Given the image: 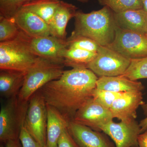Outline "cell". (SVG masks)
I'll use <instances>...</instances> for the list:
<instances>
[{
  "mask_svg": "<svg viewBox=\"0 0 147 147\" xmlns=\"http://www.w3.org/2000/svg\"><path fill=\"white\" fill-rule=\"evenodd\" d=\"M97 76L87 68L65 70L59 79L47 83L39 91L47 105L52 106L68 122L92 97Z\"/></svg>",
  "mask_w": 147,
  "mask_h": 147,
  "instance_id": "1",
  "label": "cell"
},
{
  "mask_svg": "<svg viewBox=\"0 0 147 147\" xmlns=\"http://www.w3.org/2000/svg\"><path fill=\"white\" fill-rule=\"evenodd\" d=\"M74 18L73 34L89 38L100 46H108L114 40L117 26L114 12L108 7L87 13L78 10Z\"/></svg>",
  "mask_w": 147,
  "mask_h": 147,
  "instance_id": "2",
  "label": "cell"
},
{
  "mask_svg": "<svg viewBox=\"0 0 147 147\" xmlns=\"http://www.w3.org/2000/svg\"><path fill=\"white\" fill-rule=\"evenodd\" d=\"M65 66L62 63L40 58L26 72L25 81L18 96L20 100L28 102L36 92L47 83L61 76Z\"/></svg>",
  "mask_w": 147,
  "mask_h": 147,
  "instance_id": "3",
  "label": "cell"
},
{
  "mask_svg": "<svg viewBox=\"0 0 147 147\" xmlns=\"http://www.w3.org/2000/svg\"><path fill=\"white\" fill-rule=\"evenodd\" d=\"M40 58L32 52L21 31L15 39L0 42V69L26 72Z\"/></svg>",
  "mask_w": 147,
  "mask_h": 147,
  "instance_id": "4",
  "label": "cell"
},
{
  "mask_svg": "<svg viewBox=\"0 0 147 147\" xmlns=\"http://www.w3.org/2000/svg\"><path fill=\"white\" fill-rule=\"evenodd\" d=\"M28 102L18 96L7 99L0 110V142L3 144L10 140L19 139L25 123Z\"/></svg>",
  "mask_w": 147,
  "mask_h": 147,
  "instance_id": "5",
  "label": "cell"
},
{
  "mask_svg": "<svg viewBox=\"0 0 147 147\" xmlns=\"http://www.w3.org/2000/svg\"><path fill=\"white\" fill-rule=\"evenodd\" d=\"M47 124V104L38 90L29 99L24 126L33 139L44 147H46Z\"/></svg>",
  "mask_w": 147,
  "mask_h": 147,
  "instance_id": "6",
  "label": "cell"
},
{
  "mask_svg": "<svg viewBox=\"0 0 147 147\" xmlns=\"http://www.w3.org/2000/svg\"><path fill=\"white\" fill-rule=\"evenodd\" d=\"M130 62V59L107 46L100 45L97 55L88 68L99 77L118 76L124 73Z\"/></svg>",
  "mask_w": 147,
  "mask_h": 147,
  "instance_id": "7",
  "label": "cell"
},
{
  "mask_svg": "<svg viewBox=\"0 0 147 147\" xmlns=\"http://www.w3.org/2000/svg\"><path fill=\"white\" fill-rule=\"evenodd\" d=\"M107 47L131 60L145 57H147V36L117 27L114 40Z\"/></svg>",
  "mask_w": 147,
  "mask_h": 147,
  "instance_id": "8",
  "label": "cell"
},
{
  "mask_svg": "<svg viewBox=\"0 0 147 147\" xmlns=\"http://www.w3.org/2000/svg\"><path fill=\"white\" fill-rule=\"evenodd\" d=\"M99 129L113 139L116 147H138L141 128L136 120L119 123L111 121Z\"/></svg>",
  "mask_w": 147,
  "mask_h": 147,
  "instance_id": "9",
  "label": "cell"
},
{
  "mask_svg": "<svg viewBox=\"0 0 147 147\" xmlns=\"http://www.w3.org/2000/svg\"><path fill=\"white\" fill-rule=\"evenodd\" d=\"M31 50L40 58L63 63V55L67 48L66 40H63L53 36L33 37L22 32Z\"/></svg>",
  "mask_w": 147,
  "mask_h": 147,
  "instance_id": "10",
  "label": "cell"
},
{
  "mask_svg": "<svg viewBox=\"0 0 147 147\" xmlns=\"http://www.w3.org/2000/svg\"><path fill=\"white\" fill-rule=\"evenodd\" d=\"M113 119L110 109L104 108L92 97L76 112L72 121L99 131L100 127Z\"/></svg>",
  "mask_w": 147,
  "mask_h": 147,
  "instance_id": "11",
  "label": "cell"
},
{
  "mask_svg": "<svg viewBox=\"0 0 147 147\" xmlns=\"http://www.w3.org/2000/svg\"><path fill=\"white\" fill-rule=\"evenodd\" d=\"M67 130L79 147H116L106 135L89 127L68 122Z\"/></svg>",
  "mask_w": 147,
  "mask_h": 147,
  "instance_id": "12",
  "label": "cell"
},
{
  "mask_svg": "<svg viewBox=\"0 0 147 147\" xmlns=\"http://www.w3.org/2000/svg\"><path fill=\"white\" fill-rule=\"evenodd\" d=\"M144 102L142 91L125 92L115 100L110 110L114 118L129 121L137 118V109Z\"/></svg>",
  "mask_w": 147,
  "mask_h": 147,
  "instance_id": "13",
  "label": "cell"
},
{
  "mask_svg": "<svg viewBox=\"0 0 147 147\" xmlns=\"http://www.w3.org/2000/svg\"><path fill=\"white\" fill-rule=\"evenodd\" d=\"M21 31L33 37L51 35L49 25L32 11L22 7L13 17Z\"/></svg>",
  "mask_w": 147,
  "mask_h": 147,
  "instance_id": "14",
  "label": "cell"
},
{
  "mask_svg": "<svg viewBox=\"0 0 147 147\" xmlns=\"http://www.w3.org/2000/svg\"><path fill=\"white\" fill-rule=\"evenodd\" d=\"M78 8L71 4L61 1L49 24L51 36L66 40V28L69 21L75 17Z\"/></svg>",
  "mask_w": 147,
  "mask_h": 147,
  "instance_id": "15",
  "label": "cell"
},
{
  "mask_svg": "<svg viewBox=\"0 0 147 147\" xmlns=\"http://www.w3.org/2000/svg\"><path fill=\"white\" fill-rule=\"evenodd\" d=\"M117 26L124 30L146 34L147 13L143 9L114 13Z\"/></svg>",
  "mask_w": 147,
  "mask_h": 147,
  "instance_id": "16",
  "label": "cell"
},
{
  "mask_svg": "<svg viewBox=\"0 0 147 147\" xmlns=\"http://www.w3.org/2000/svg\"><path fill=\"white\" fill-rule=\"evenodd\" d=\"M96 88L116 92L132 91H142L144 86L141 82L132 81L121 75L115 76H101L98 79Z\"/></svg>",
  "mask_w": 147,
  "mask_h": 147,
  "instance_id": "17",
  "label": "cell"
},
{
  "mask_svg": "<svg viewBox=\"0 0 147 147\" xmlns=\"http://www.w3.org/2000/svg\"><path fill=\"white\" fill-rule=\"evenodd\" d=\"M0 70L1 95L6 99L18 96L24 85L26 72L9 69Z\"/></svg>",
  "mask_w": 147,
  "mask_h": 147,
  "instance_id": "18",
  "label": "cell"
},
{
  "mask_svg": "<svg viewBox=\"0 0 147 147\" xmlns=\"http://www.w3.org/2000/svg\"><path fill=\"white\" fill-rule=\"evenodd\" d=\"M47 107L46 147H57L59 139L67 128L69 122L55 108L47 105Z\"/></svg>",
  "mask_w": 147,
  "mask_h": 147,
  "instance_id": "19",
  "label": "cell"
},
{
  "mask_svg": "<svg viewBox=\"0 0 147 147\" xmlns=\"http://www.w3.org/2000/svg\"><path fill=\"white\" fill-rule=\"evenodd\" d=\"M97 55V53L77 48H67L63 55L65 66L72 68H87Z\"/></svg>",
  "mask_w": 147,
  "mask_h": 147,
  "instance_id": "20",
  "label": "cell"
},
{
  "mask_svg": "<svg viewBox=\"0 0 147 147\" xmlns=\"http://www.w3.org/2000/svg\"><path fill=\"white\" fill-rule=\"evenodd\" d=\"M61 2L60 0H33L22 7L36 13L49 25Z\"/></svg>",
  "mask_w": 147,
  "mask_h": 147,
  "instance_id": "21",
  "label": "cell"
},
{
  "mask_svg": "<svg viewBox=\"0 0 147 147\" xmlns=\"http://www.w3.org/2000/svg\"><path fill=\"white\" fill-rule=\"evenodd\" d=\"M121 76L132 81L147 78V57L131 60L128 68Z\"/></svg>",
  "mask_w": 147,
  "mask_h": 147,
  "instance_id": "22",
  "label": "cell"
},
{
  "mask_svg": "<svg viewBox=\"0 0 147 147\" xmlns=\"http://www.w3.org/2000/svg\"><path fill=\"white\" fill-rule=\"evenodd\" d=\"M99 3L109 7L114 13L143 9L142 0H98Z\"/></svg>",
  "mask_w": 147,
  "mask_h": 147,
  "instance_id": "23",
  "label": "cell"
},
{
  "mask_svg": "<svg viewBox=\"0 0 147 147\" xmlns=\"http://www.w3.org/2000/svg\"><path fill=\"white\" fill-rule=\"evenodd\" d=\"M67 48H77L97 53L100 45L93 40L83 36L71 33L66 39Z\"/></svg>",
  "mask_w": 147,
  "mask_h": 147,
  "instance_id": "24",
  "label": "cell"
},
{
  "mask_svg": "<svg viewBox=\"0 0 147 147\" xmlns=\"http://www.w3.org/2000/svg\"><path fill=\"white\" fill-rule=\"evenodd\" d=\"M21 31L13 18L0 16V42L15 39Z\"/></svg>",
  "mask_w": 147,
  "mask_h": 147,
  "instance_id": "25",
  "label": "cell"
},
{
  "mask_svg": "<svg viewBox=\"0 0 147 147\" xmlns=\"http://www.w3.org/2000/svg\"><path fill=\"white\" fill-rule=\"evenodd\" d=\"M33 0H0V16L13 18L24 5Z\"/></svg>",
  "mask_w": 147,
  "mask_h": 147,
  "instance_id": "26",
  "label": "cell"
},
{
  "mask_svg": "<svg viewBox=\"0 0 147 147\" xmlns=\"http://www.w3.org/2000/svg\"><path fill=\"white\" fill-rule=\"evenodd\" d=\"M123 92H116L96 88L93 92L92 98L104 108L110 109L113 102Z\"/></svg>",
  "mask_w": 147,
  "mask_h": 147,
  "instance_id": "27",
  "label": "cell"
},
{
  "mask_svg": "<svg viewBox=\"0 0 147 147\" xmlns=\"http://www.w3.org/2000/svg\"><path fill=\"white\" fill-rule=\"evenodd\" d=\"M19 140L21 141L23 147H44L36 142L29 134L24 125L21 129Z\"/></svg>",
  "mask_w": 147,
  "mask_h": 147,
  "instance_id": "28",
  "label": "cell"
},
{
  "mask_svg": "<svg viewBox=\"0 0 147 147\" xmlns=\"http://www.w3.org/2000/svg\"><path fill=\"white\" fill-rule=\"evenodd\" d=\"M57 147H79L66 129L62 133L58 142Z\"/></svg>",
  "mask_w": 147,
  "mask_h": 147,
  "instance_id": "29",
  "label": "cell"
},
{
  "mask_svg": "<svg viewBox=\"0 0 147 147\" xmlns=\"http://www.w3.org/2000/svg\"><path fill=\"white\" fill-rule=\"evenodd\" d=\"M141 106L144 111V114L146 116V117L140 121L139 123V126L141 128V134H142L147 130V101L145 102Z\"/></svg>",
  "mask_w": 147,
  "mask_h": 147,
  "instance_id": "30",
  "label": "cell"
},
{
  "mask_svg": "<svg viewBox=\"0 0 147 147\" xmlns=\"http://www.w3.org/2000/svg\"><path fill=\"white\" fill-rule=\"evenodd\" d=\"M138 141V147H147V130L139 134Z\"/></svg>",
  "mask_w": 147,
  "mask_h": 147,
  "instance_id": "31",
  "label": "cell"
},
{
  "mask_svg": "<svg viewBox=\"0 0 147 147\" xmlns=\"http://www.w3.org/2000/svg\"><path fill=\"white\" fill-rule=\"evenodd\" d=\"M3 144L5 147H23L19 139L9 140Z\"/></svg>",
  "mask_w": 147,
  "mask_h": 147,
  "instance_id": "32",
  "label": "cell"
},
{
  "mask_svg": "<svg viewBox=\"0 0 147 147\" xmlns=\"http://www.w3.org/2000/svg\"><path fill=\"white\" fill-rule=\"evenodd\" d=\"M143 3V9L147 13V0H142Z\"/></svg>",
  "mask_w": 147,
  "mask_h": 147,
  "instance_id": "33",
  "label": "cell"
},
{
  "mask_svg": "<svg viewBox=\"0 0 147 147\" xmlns=\"http://www.w3.org/2000/svg\"><path fill=\"white\" fill-rule=\"evenodd\" d=\"M77 1H79L81 3H88L89 0H77Z\"/></svg>",
  "mask_w": 147,
  "mask_h": 147,
  "instance_id": "34",
  "label": "cell"
},
{
  "mask_svg": "<svg viewBox=\"0 0 147 147\" xmlns=\"http://www.w3.org/2000/svg\"><path fill=\"white\" fill-rule=\"evenodd\" d=\"M0 147H5V146H3V145H1V146H0Z\"/></svg>",
  "mask_w": 147,
  "mask_h": 147,
  "instance_id": "35",
  "label": "cell"
},
{
  "mask_svg": "<svg viewBox=\"0 0 147 147\" xmlns=\"http://www.w3.org/2000/svg\"><path fill=\"white\" fill-rule=\"evenodd\" d=\"M146 35L147 36V30H146Z\"/></svg>",
  "mask_w": 147,
  "mask_h": 147,
  "instance_id": "36",
  "label": "cell"
}]
</instances>
